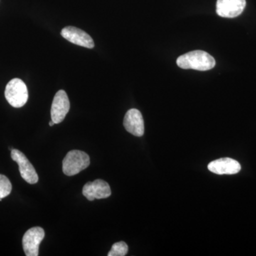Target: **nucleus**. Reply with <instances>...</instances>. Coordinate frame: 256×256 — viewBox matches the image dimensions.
<instances>
[{"mask_svg": "<svg viewBox=\"0 0 256 256\" xmlns=\"http://www.w3.org/2000/svg\"><path fill=\"white\" fill-rule=\"evenodd\" d=\"M176 64L181 68L204 72L213 68L216 65V60L207 52L197 50L188 52L178 57Z\"/></svg>", "mask_w": 256, "mask_h": 256, "instance_id": "1", "label": "nucleus"}, {"mask_svg": "<svg viewBox=\"0 0 256 256\" xmlns=\"http://www.w3.org/2000/svg\"><path fill=\"white\" fill-rule=\"evenodd\" d=\"M4 96L12 107L16 108L23 107L28 100V87L21 79H12L6 85Z\"/></svg>", "mask_w": 256, "mask_h": 256, "instance_id": "2", "label": "nucleus"}, {"mask_svg": "<svg viewBox=\"0 0 256 256\" xmlns=\"http://www.w3.org/2000/svg\"><path fill=\"white\" fill-rule=\"evenodd\" d=\"M90 156L80 150L68 152L63 160V172L67 176H74L90 165Z\"/></svg>", "mask_w": 256, "mask_h": 256, "instance_id": "3", "label": "nucleus"}, {"mask_svg": "<svg viewBox=\"0 0 256 256\" xmlns=\"http://www.w3.org/2000/svg\"><path fill=\"white\" fill-rule=\"evenodd\" d=\"M44 236V230L41 227H33L26 230L22 238L23 248L25 255L38 256L40 244Z\"/></svg>", "mask_w": 256, "mask_h": 256, "instance_id": "4", "label": "nucleus"}, {"mask_svg": "<svg viewBox=\"0 0 256 256\" xmlns=\"http://www.w3.org/2000/svg\"><path fill=\"white\" fill-rule=\"evenodd\" d=\"M11 158L18 163L20 174L26 182L30 184L38 182V176L36 170L24 153L18 150L12 149Z\"/></svg>", "mask_w": 256, "mask_h": 256, "instance_id": "5", "label": "nucleus"}, {"mask_svg": "<svg viewBox=\"0 0 256 256\" xmlns=\"http://www.w3.org/2000/svg\"><path fill=\"white\" fill-rule=\"evenodd\" d=\"M70 109V102L66 92L63 90H58L56 94L50 108L52 120L55 124L62 122L68 114Z\"/></svg>", "mask_w": 256, "mask_h": 256, "instance_id": "6", "label": "nucleus"}, {"mask_svg": "<svg viewBox=\"0 0 256 256\" xmlns=\"http://www.w3.org/2000/svg\"><path fill=\"white\" fill-rule=\"evenodd\" d=\"M82 194L89 201L108 198L111 195L110 185L102 180L89 182L84 185Z\"/></svg>", "mask_w": 256, "mask_h": 256, "instance_id": "7", "label": "nucleus"}, {"mask_svg": "<svg viewBox=\"0 0 256 256\" xmlns=\"http://www.w3.org/2000/svg\"><path fill=\"white\" fill-rule=\"evenodd\" d=\"M246 6V0H217L216 13L222 18H235L242 14Z\"/></svg>", "mask_w": 256, "mask_h": 256, "instance_id": "8", "label": "nucleus"}, {"mask_svg": "<svg viewBox=\"0 0 256 256\" xmlns=\"http://www.w3.org/2000/svg\"><path fill=\"white\" fill-rule=\"evenodd\" d=\"M60 34L67 41L78 46L88 48H92L95 46L94 40L90 35L80 28L74 26H66L62 30Z\"/></svg>", "mask_w": 256, "mask_h": 256, "instance_id": "9", "label": "nucleus"}, {"mask_svg": "<svg viewBox=\"0 0 256 256\" xmlns=\"http://www.w3.org/2000/svg\"><path fill=\"white\" fill-rule=\"evenodd\" d=\"M124 126L126 130L136 137L144 134V126L142 114L137 109H130L124 118Z\"/></svg>", "mask_w": 256, "mask_h": 256, "instance_id": "10", "label": "nucleus"}, {"mask_svg": "<svg viewBox=\"0 0 256 256\" xmlns=\"http://www.w3.org/2000/svg\"><path fill=\"white\" fill-rule=\"evenodd\" d=\"M208 169L216 174H235L240 171L242 166L236 160L224 158L210 162Z\"/></svg>", "mask_w": 256, "mask_h": 256, "instance_id": "11", "label": "nucleus"}, {"mask_svg": "<svg viewBox=\"0 0 256 256\" xmlns=\"http://www.w3.org/2000/svg\"><path fill=\"white\" fill-rule=\"evenodd\" d=\"M128 246L127 244L124 242H117L112 245L108 256H124L127 255Z\"/></svg>", "mask_w": 256, "mask_h": 256, "instance_id": "12", "label": "nucleus"}, {"mask_svg": "<svg viewBox=\"0 0 256 256\" xmlns=\"http://www.w3.org/2000/svg\"><path fill=\"white\" fill-rule=\"evenodd\" d=\"M12 184L9 178L3 174H0V198H5L12 192Z\"/></svg>", "mask_w": 256, "mask_h": 256, "instance_id": "13", "label": "nucleus"}, {"mask_svg": "<svg viewBox=\"0 0 256 256\" xmlns=\"http://www.w3.org/2000/svg\"><path fill=\"white\" fill-rule=\"evenodd\" d=\"M54 124H55L54 122L52 120V121H50V124H50V127H52V126H53Z\"/></svg>", "mask_w": 256, "mask_h": 256, "instance_id": "14", "label": "nucleus"}]
</instances>
